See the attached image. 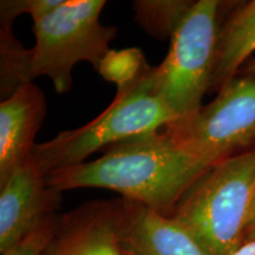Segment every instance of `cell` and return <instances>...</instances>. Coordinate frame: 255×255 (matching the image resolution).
<instances>
[{"label": "cell", "mask_w": 255, "mask_h": 255, "mask_svg": "<svg viewBox=\"0 0 255 255\" xmlns=\"http://www.w3.org/2000/svg\"><path fill=\"white\" fill-rule=\"evenodd\" d=\"M46 116V100L34 82L20 85L0 103V184L33 156Z\"/></svg>", "instance_id": "9c48e42d"}, {"label": "cell", "mask_w": 255, "mask_h": 255, "mask_svg": "<svg viewBox=\"0 0 255 255\" xmlns=\"http://www.w3.org/2000/svg\"><path fill=\"white\" fill-rule=\"evenodd\" d=\"M62 201L63 193L47 184L32 156L0 184V253L58 215Z\"/></svg>", "instance_id": "ba28073f"}, {"label": "cell", "mask_w": 255, "mask_h": 255, "mask_svg": "<svg viewBox=\"0 0 255 255\" xmlns=\"http://www.w3.org/2000/svg\"><path fill=\"white\" fill-rule=\"evenodd\" d=\"M162 130L207 170L255 148V73L235 76L210 103Z\"/></svg>", "instance_id": "5b68a950"}, {"label": "cell", "mask_w": 255, "mask_h": 255, "mask_svg": "<svg viewBox=\"0 0 255 255\" xmlns=\"http://www.w3.org/2000/svg\"><path fill=\"white\" fill-rule=\"evenodd\" d=\"M253 241H255V194L253 197V202H252L246 232H245V244H247V242H253Z\"/></svg>", "instance_id": "e0dca14e"}, {"label": "cell", "mask_w": 255, "mask_h": 255, "mask_svg": "<svg viewBox=\"0 0 255 255\" xmlns=\"http://www.w3.org/2000/svg\"><path fill=\"white\" fill-rule=\"evenodd\" d=\"M255 194V148L202 174L181 197L171 219L206 255H233L245 244Z\"/></svg>", "instance_id": "7a4b0ae2"}, {"label": "cell", "mask_w": 255, "mask_h": 255, "mask_svg": "<svg viewBox=\"0 0 255 255\" xmlns=\"http://www.w3.org/2000/svg\"><path fill=\"white\" fill-rule=\"evenodd\" d=\"M148 66L144 55L137 47L111 49L102 59L97 72L117 89H122L136 82Z\"/></svg>", "instance_id": "5bb4252c"}, {"label": "cell", "mask_w": 255, "mask_h": 255, "mask_svg": "<svg viewBox=\"0 0 255 255\" xmlns=\"http://www.w3.org/2000/svg\"><path fill=\"white\" fill-rule=\"evenodd\" d=\"M206 171L161 129L111 145L94 161L57 169L46 181L60 193L78 188L116 191L170 218L188 188Z\"/></svg>", "instance_id": "6da1fadb"}, {"label": "cell", "mask_w": 255, "mask_h": 255, "mask_svg": "<svg viewBox=\"0 0 255 255\" xmlns=\"http://www.w3.org/2000/svg\"><path fill=\"white\" fill-rule=\"evenodd\" d=\"M220 4L194 1L170 38L165 59L152 69L154 90L176 119L199 110L212 88Z\"/></svg>", "instance_id": "8992f818"}, {"label": "cell", "mask_w": 255, "mask_h": 255, "mask_svg": "<svg viewBox=\"0 0 255 255\" xmlns=\"http://www.w3.org/2000/svg\"><path fill=\"white\" fill-rule=\"evenodd\" d=\"M152 69L149 65L136 82L117 89L111 104L91 122L34 146L33 158L41 173L47 176L57 169L83 163L95 152L158 131L176 120L154 90Z\"/></svg>", "instance_id": "3957f363"}, {"label": "cell", "mask_w": 255, "mask_h": 255, "mask_svg": "<svg viewBox=\"0 0 255 255\" xmlns=\"http://www.w3.org/2000/svg\"><path fill=\"white\" fill-rule=\"evenodd\" d=\"M233 255H255V241L245 244Z\"/></svg>", "instance_id": "ac0fdd59"}, {"label": "cell", "mask_w": 255, "mask_h": 255, "mask_svg": "<svg viewBox=\"0 0 255 255\" xmlns=\"http://www.w3.org/2000/svg\"><path fill=\"white\" fill-rule=\"evenodd\" d=\"M246 73H255V58L252 59L251 62L247 63Z\"/></svg>", "instance_id": "d6986e66"}, {"label": "cell", "mask_w": 255, "mask_h": 255, "mask_svg": "<svg viewBox=\"0 0 255 255\" xmlns=\"http://www.w3.org/2000/svg\"><path fill=\"white\" fill-rule=\"evenodd\" d=\"M255 52V0L241 2L219 26L212 88L220 90ZM210 88V89H212Z\"/></svg>", "instance_id": "8fae6325"}, {"label": "cell", "mask_w": 255, "mask_h": 255, "mask_svg": "<svg viewBox=\"0 0 255 255\" xmlns=\"http://www.w3.org/2000/svg\"><path fill=\"white\" fill-rule=\"evenodd\" d=\"M58 216L47 220L1 255H43L55 235Z\"/></svg>", "instance_id": "2e32d148"}, {"label": "cell", "mask_w": 255, "mask_h": 255, "mask_svg": "<svg viewBox=\"0 0 255 255\" xmlns=\"http://www.w3.org/2000/svg\"><path fill=\"white\" fill-rule=\"evenodd\" d=\"M0 83L1 98L6 100L31 78V50L15 39L12 26L0 25Z\"/></svg>", "instance_id": "4fadbf2b"}, {"label": "cell", "mask_w": 255, "mask_h": 255, "mask_svg": "<svg viewBox=\"0 0 255 255\" xmlns=\"http://www.w3.org/2000/svg\"><path fill=\"white\" fill-rule=\"evenodd\" d=\"M124 241L137 255H206L186 229L144 205L123 199Z\"/></svg>", "instance_id": "30bf717a"}, {"label": "cell", "mask_w": 255, "mask_h": 255, "mask_svg": "<svg viewBox=\"0 0 255 255\" xmlns=\"http://www.w3.org/2000/svg\"><path fill=\"white\" fill-rule=\"evenodd\" d=\"M130 251H131V250H130ZM131 252H132V251H131ZM132 255H137V254H136V253H133V252H132Z\"/></svg>", "instance_id": "ffe728a7"}, {"label": "cell", "mask_w": 255, "mask_h": 255, "mask_svg": "<svg viewBox=\"0 0 255 255\" xmlns=\"http://www.w3.org/2000/svg\"><path fill=\"white\" fill-rule=\"evenodd\" d=\"M63 1L64 0H1L0 25L12 26L15 18L21 14H30L32 20H38L62 5Z\"/></svg>", "instance_id": "9a60e30c"}, {"label": "cell", "mask_w": 255, "mask_h": 255, "mask_svg": "<svg viewBox=\"0 0 255 255\" xmlns=\"http://www.w3.org/2000/svg\"><path fill=\"white\" fill-rule=\"evenodd\" d=\"M43 255H132L124 241L122 197L91 201L59 214Z\"/></svg>", "instance_id": "52a82bcc"}, {"label": "cell", "mask_w": 255, "mask_h": 255, "mask_svg": "<svg viewBox=\"0 0 255 255\" xmlns=\"http://www.w3.org/2000/svg\"><path fill=\"white\" fill-rule=\"evenodd\" d=\"M104 0H64L45 17L33 21L36 44L31 49V78H50L57 94L72 88V70L89 62L98 71L117 30L101 23Z\"/></svg>", "instance_id": "277c9868"}, {"label": "cell", "mask_w": 255, "mask_h": 255, "mask_svg": "<svg viewBox=\"0 0 255 255\" xmlns=\"http://www.w3.org/2000/svg\"><path fill=\"white\" fill-rule=\"evenodd\" d=\"M193 4L188 0H137L135 20L151 37L171 38Z\"/></svg>", "instance_id": "7c38bea8"}]
</instances>
